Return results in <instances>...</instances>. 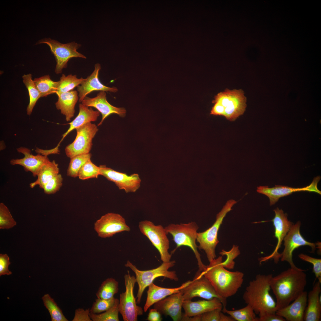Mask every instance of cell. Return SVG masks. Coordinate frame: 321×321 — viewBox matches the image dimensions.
Returning a JSON list of instances; mask_svg holds the SVG:
<instances>
[{"instance_id": "obj_13", "label": "cell", "mask_w": 321, "mask_h": 321, "mask_svg": "<svg viewBox=\"0 0 321 321\" xmlns=\"http://www.w3.org/2000/svg\"><path fill=\"white\" fill-rule=\"evenodd\" d=\"M94 228L98 236L106 238L123 232H129L130 227L125 219L120 215L108 213L101 217L94 224Z\"/></svg>"}, {"instance_id": "obj_2", "label": "cell", "mask_w": 321, "mask_h": 321, "mask_svg": "<svg viewBox=\"0 0 321 321\" xmlns=\"http://www.w3.org/2000/svg\"><path fill=\"white\" fill-rule=\"evenodd\" d=\"M222 257L210 262L201 273L210 281L217 294L226 299L235 294L241 287L244 274L239 271H231L222 265Z\"/></svg>"}, {"instance_id": "obj_46", "label": "cell", "mask_w": 321, "mask_h": 321, "mask_svg": "<svg viewBox=\"0 0 321 321\" xmlns=\"http://www.w3.org/2000/svg\"><path fill=\"white\" fill-rule=\"evenodd\" d=\"M283 317L276 314L269 313L257 317V321H285Z\"/></svg>"}, {"instance_id": "obj_48", "label": "cell", "mask_w": 321, "mask_h": 321, "mask_svg": "<svg viewBox=\"0 0 321 321\" xmlns=\"http://www.w3.org/2000/svg\"><path fill=\"white\" fill-rule=\"evenodd\" d=\"M59 147L57 146L54 148L49 150H36V152L39 154L47 156L48 155L51 154H58L59 152Z\"/></svg>"}, {"instance_id": "obj_25", "label": "cell", "mask_w": 321, "mask_h": 321, "mask_svg": "<svg viewBox=\"0 0 321 321\" xmlns=\"http://www.w3.org/2000/svg\"><path fill=\"white\" fill-rule=\"evenodd\" d=\"M191 281L188 280L182 284L180 286L173 288H167L158 286L152 283L148 286L147 291V298L144 307V311L148 309L156 303L166 297L179 292L182 289L188 285Z\"/></svg>"}, {"instance_id": "obj_9", "label": "cell", "mask_w": 321, "mask_h": 321, "mask_svg": "<svg viewBox=\"0 0 321 321\" xmlns=\"http://www.w3.org/2000/svg\"><path fill=\"white\" fill-rule=\"evenodd\" d=\"M41 43L48 45L50 48L51 52L54 55L56 63L55 72L57 74L62 73V69L66 68L67 62L71 58L73 57L86 58L85 56L77 51L81 45L74 41L62 44L48 38L39 40L36 44Z\"/></svg>"}, {"instance_id": "obj_10", "label": "cell", "mask_w": 321, "mask_h": 321, "mask_svg": "<svg viewBox=\"0 0 321 321\" xmlns=\"http://www.w3.org/2000/svg\"><path fill=\"white\" fill-rule=\"evenodd\" d=\"M139 227L140 232L157 249L163 262L170 261L171 255L168 251L169 241L165 228L160 225H156L148 220L139 222Z\"/></svg>"}, {"instance_id": "obj_23", "label": "cell", "mask_w": 321, "mask_h": 321, "mask_svg": "<svg viewBox=\"0 0 321 321\" xmlns=\"http://www.w3.org/2000/svg\"><path fill=\"white\" fill-rule=\"evenodd\" d=\"M182 307L185 312L183 315L185 316L191 317L201 315L217 309H222L223 305L219 298H215L210 300L196 301L185 300L183 302Z\"/></svg>"}, {"instance_id": "obj_7", "label": "cell", "mask_w": 321, "mask_h": 321, "mask_svg": "<svg viewBox=\"0 0 321 321\" xmlns=\"http://www.w3.org/2000/svg\"><path fill=\"white\" fill-rule=\"evenodd\" d=\"M237 202L233 199L228 200L217 215L216 221L213 225L205 231L197 233L196 241L199 243L198 247L205 252L209 262L216 258L215 248L219 242L218 232L223 219Z\"/></svg>"}, {"instance_id": "obj_17", "label": "cell", "mask_w": 321, "mask_h": 321, "mask_svg": "<svg viewBox=\"0 0 321 321\" xmlns=\"http://www.w3.org/2000/svg\"><path fill=\"white\" fill-rule=\"evenodd\" d=\"M275 213L274 218L271 220L275 228V237L277 239V245L273 252L270 255L261 258L260 263L265 261L271 259H273L274 262L277 263L279 258L281 257V254L278 252L282 242L292 226V223L287 219V215L284 213L283 211L277 207L273 210Z\"/></svg>"}, {"instance_id": "obj_5", "label": "cell", "mask_w": 321, "mask_h": 321, "mask_svg": "<svg viewBox=\"0 0 321 321\" xmlns=\"http://www.w3.org/2000/svg\"><path fill=\"white\" fill-rule=\"evenodd\" d=\"M175 263L174 260L163 262L160 265L155 268L142 270L138 269L129 260L127 261L125 266L130 268L134 272L138 284V289L136 296L137 304L140 303L143 294L146 288L153 283L156 278L163 277L175 281H178L176 272L174 271L169 270V268L175 265Z\"/></svg>"}, {"instance_id": "obj_49", "label": "cell", "mask_w": 321, "mask_h": 321, "mask_svg": "<svg viewBox=\"0 0 321 321\" xmlns=\"http://www.w3.org/2000/svg\"><path fill=\"white\" fill-rule=\"evenodd\" d=\"M235 320L230 316L224 314L222 311L221 316V321H235Z\"/></svg>"}, {"instance_id": "obj_1", "label": "cell", "mask_w": 321, "mask_h": 321, "mask_svg": "<svg viewBox=\"0 0 321 321\" xmlns=\"http://www.w3.org/2000/svg\"><path fill=\"white\" fill-rule=\"evenodd\" d=\"M305 271L290 268L272 277L270 287L276 298L277 310L289 305L304 291L307 284Z\"/></svg>"}, {"instance_id": "obj_6", "label": "cell", "mask_w": 321, "mask_h": 321, "mask_svg": "<svg viewBox=\"0 0 321 321\" xmlns=\"http://www.w3.org/2000/svg\"><path fill=\"white\" fill-rule=\"evenodd\" d=\"M199 227L195 222L179 224H170L165 228L167 234H170L176 244V248L182 246L189 247L193 251L198 262L199 271L202 272L205 268L196 244Z\"/></svg>"}, {"instance_id": "obj_15", "label": "cell", "mask_w": 321, "mask_h": 321, "mask_svg": "<svg viewBox=\"0 0 321 321\" xmlns=\"http://www.w3.org/2000/svg\"><path fill=\"white\" fill-rule=\"evenodd\" d=\"M321 178L320 176L315 177L311 183L308 186L302 188H295L281 185H275L269 188L268 186L257 187V192L268 196L270 205L274 204L281 197L289 195L292 193L300 191H307L315 192L320 195L321 192L318 188L317 184Z\"/></svg>"}, {"instance_id": "obj_39", "label": "cell", "mask_w": 321, "mask_h": 321, "mask_svg": "<svg viewBox=\"0 0 321 321\" xmlns=\"http://www.w3.org/2000/svg\"><path fill=\"white\" fill-rule=\"evenodd\" d=\"M16 224L7 207L3 203L0 204V229H9Z\"/></svg>"}, {"instance_id": "obj_33", "label": "cell", "mask_w": 321, "mask_h": 321, "mask_svg": "<svg viewBox=\"0 0 321 321\" xmlns=\"http://www.w3.org/2000/svg\"><path fill=\"white\" fill-rule=\"evenodd\" d=\"M84 79L82 78H78L76 75L70 74L66 76L62 74L60 80L58 81L56 93L58 95L72 91L75 87L81 84Z\"/></svg>"}, {"instance_id": "obj_14", "label": "cell", "mask_w": 321, "mask_h": 321, "mask_svg": "<svg viewBox=\"0 0 321 321\" xmlns=\"http://www.w3.org/2000/svg\"><path fill=\"white\" fill-rule=\"evenodd\" d=\"M300 222L298 221L292 225L284 239V248L281 254V261L287 262L291 268L297 270L300 268L295 266L292 260V253L294 250L304 246L311 247L313 253L314 252L316 249L315 244L307 241L301 235L300 230Z\"/></svg>"}, {"instance_id": "obj_43", "label": "cell", "mask_w": 321, "mask_h": 321, "mask_svg": "<svg viewBox=\"0 0 321 321\" xmlns=\"http://www.w3.org/2000/svg\"><path fill=\"white\" fill-rule=\"evenodd\" d=\"M222 310L217 309L202 314L201 321H221Z\"/></svg>"}, {"instance_id": "obj_31", "label": "cell", "mask_w": 321, "mask_h": 321, "mask_svg": "<svg viewBox=\"0 0 321 321\" xmlns=\"http://www.w3.org/2000/svg\"><path fill=\"white\" fill-rule=\"evenodd\" d=\"M119 282L113 278H108L101 284L96 293L97 298H112L119 291Z\"/></svg>"}, {"instance_id": "obj_18", "label": "cell", "mask_w": 321, "mask_h": 321, "mask_svg": "<svg viewBox=\"0 0 321 321\" xmlns=\"http://www.w3.org/2000/svg\"><path fill=\"white\" fill-rule=\"evenodd\" d=\"M184 300L182 292L169 295L153 304L161 315L169 316L174 321H181L182 317V309Z\"/></svg>"}, {"instance_id": "obj_34", "label": "cell", "mask_w": 321, "mask_h": 321, "mask_svg": "<svg viewBox=\"0 0 321 321\" xmlns=\"http://www.w3.org/2000/svg\"><path fill=\"white\" fill-rule=\"evenodd\" d=\"M42 299L44 306L50 313L52 321H68L54 299L48 294H45Z\"/></svg>"}, {"instance_id": "obj_27", "label": "cell", "mask_w": 321, "mask_h": 321, "mask_svg": "<svg viewBox=\"0 0 321 321\" xmlns=\"http://www.w3.org/2000/svg\"><path fill=\"white\" fill-rule=\"evenodd\" d=\"M79 107L78 114L73 121L68 123L69 127L62 135V139L57 144L58 146H59L64 138L72 130L86 123L96 121L100 115V113L98 111H94L91 107L82 103L79 104Z\"/></svg>"}, {"instance_id": "obj_38", "label": "cell", "mask_w": 321, "mask_h": 321, "mask_svg": "<svg viewBox=\"0 0 321 321\" xmlns=\"http://www.w3.org/2000/svg\"><path fill=\"white\" fill-rule=\"evenodd\" d=\"M119 300L114 297L108 299L97 298L90 309V312L94 314L103 312L113 306Z\"/></svg>"}, {"instance_id": "obj_28", "label": "cell", "mask_w": 321, "mask_h": 321, "mask_svg": "<svg viewBox=\"0 0 321 321\" xmlns=\"http://www.w3.org/2000/svg\"><path fill=\"white\" fill-rule=\"evenodd\" d=\"M59 173L58 164L54 160L50 161L42 167L37 174V179L30 184V187L33 188L38 185L40 188L43 189L46 183Z\"/></svg>"}, {"instance_id": "obj_3", "label": "cell", "mask_w": 321, "mask_h": 321, "mask_svg": "<svg viewBox=\"0 0 321 321\" xmlns=\"http://www.w3.org/2000/svg\"><path fill=\"white\" fill-rule=\"evenodd\" d=\"M272 274H258L250 281L246 288L243 299L245 303L250 306L255 314L259 317L266 314H276V302L270 293Z\"/></svg>"}, {"instance_id": "obj_45", "label": "cell", "mask_w": 321, "mask_h": 321, "mask_svg": "<svg viewBox=\"0 0 321 321\" xmlns=\"http://www.w3.org/2000/svg\"><path fill=\"white\" fill-rule=\"evenodd\" d=\"M90 309H84L79 308L75 311V314L72 321H92L89 316Z\"/></svg>"}, {"instance_id": "obj_36", "label": "cell", "mask_w": 321, "mask_h": 321, "mask_svg": "<svg viewBox=\"0 0 321 321\" xmlns=\"http://www.w3.org/2000/svg\"><path fill=\"white\" fill-rule=\"evenodd\" d=\"M119 300L107 310L98 314L90 313V317L93 321H119L118 305Z\"/></svg>"}, {"instance_id": "obj_32", "label": "cell", "mask_w": 321, "mask_h": 321, "mask_svg": "<svg viewBox=\"0 0 321 321\" xmlns=\"http://www.w3.org/2000/svg\"><path fill=\"white\" fill-rule=\"evenodd\" d=\"M222 311L231 317L235 321H257V317L252 307L249 305L240 309L229 310L223 308Z\"/></svg>"}, {"instance_id": "obj_24", "label": "cell", "mask_w": 321, "mask_h": 321, "mask_svg": "<svg viewBox=\"0 0 321 321\" xmlns=\"http://www.w3.org/2000/svg\"><path fill=\"white\" fill-rule=\"evenodd\" d=\"M321 282L318 281L307 294L308 305L304 312L303 321H319L321 316L320 294Z\"/></svg>"}, {"instance_id": "obj_42", "label": "cell", "mask_w": 321, "mask_h": 321, "mask_svg": "<svg viewBox=\"0 0 321 321\" xmlns=\"http://www.w3.org/2000/svg\"><path fill=\"white\" fill-rule=\"evenodd\" d=\"M220 254L222 256L225 255L227 256L226 259L224 262H222L223 267L227 269H232L234 268L235 266V262L234 260L239 255L240 252L238 248L236 246H234L230 251L226 252L222 251Z\"/></svg>"}, {"instance_id": "obj_44", "label": "cell", "mask_w": 321, "mask_h": 321, "mask_svg": "<svg viewBox=\"0 0 321 321\" xmlns=\"http://www.w3.org/2000/svg\"><path fill=\"white\" fill-rule=\"evenodd\" d=\"M10 258L7 254H0V276L2 275H9L12 274V272L8 269L9 265L11 264Z\"/></svg>"}, {"instance_id": "obj_19", "label": "cell", "mask_w": 321, "mask_h": 321, "mask_svg": "<svg viewBox=\"0 0 321 321\" xmlns=\"http://www.w3.org/2000/svg\"><path fill=\"white\" fill-rule=\"evenodd\" d=\"M81 103L86 106L96 108L101 114L102 119L98 126L101 125L104 119L111 114H115L121 117H124L126 115V110L124 108L115 107L108 102L105 91H100L93 98L86 97Z\"/></svg>"}, {"instance_id": "obj_20", "label": "cell", "mask_w": 321, "mask_h": 321, "mask_svg": "<svg viewBox=\"0 0 321 321\" xmlns=\"http://www.w3.org/2000/svg\"><path fill=\"white\" fill-rule=\"evenodd\" d=\"M17 150L18 152L23 154L24 157L21 159H12L10 161V164L22 166L25 171L31 172L34 177L37 176L44 165L50 161L47 156L40 154L34 155L31 153L30 150L26 147H21Z\"/></svg>"}, {"instance_id": "obj_35", "label": "cell", "mask_w": 321, "mask_h": 321, "mask_svg": "<svg viewBox=\"0 0 321 321\" xmlns=\"http://www.w3.org/2000/svg\"><path fill=\"white\" fill-rule=\"evenodd\" d=\"M91 156V154L89 153L77 155L70 158V161L67 170V175L74 178L78 177L81 167L88 160L90 159Z\"/></svg>"}, {"instance_id": "obj_11", "label": "cell", "mask_w": 321, "mask_h": 321, "mask_svg": "<svg viewBox=\"0 0 321 321\" xmlns=\"http://www.w3.org/2000/svg\"><path fill=\"white\" fill-rule=\"evenodd\" d=\"M180 291L182 294L184 300H191L195 297L206 300L216 298L221 300L223 308H226V299L221 297L217 294L210 281L199 270L191 282Z\"/></svg>"}, {"instance_id": "obj_30", "label": "cell", "mask_w": 321, "mask_h": 321, "mask_svg": "<svg viewBox=\"0 0 321 321\" xmlns=\"http://www.w3.org/2000/svg\"><path fill=\"white\" fill-rule=\"evenodd\" d=\"M33 80L41 97H46L51 94L56 93L58 81H53L49 75L35 78Z\"/></svg>"}, {"instance_id": "obj_26", "label": "cell", "mask_w": 321, "mask_h": 321, "mask_svg": "<svg viewBox=\"0 0 321 321\" xmlns=\"http://www.w3.org/2000/svg\"><path fill=\"white\" fill-rule=\"evenodd\" d=\"M57 95L58 100L55 103L56 108L65 116L67 121H70L74 116L75 106L78 100L77 92L72 90Z\"/></svg>"}, {"instance_id": "obj_8", "label": "cell", "mask_w": 321, "mask_h": 321, "mask_svg": "<svg viewBox=\"0 0 321 321\" xmlns=\"http://www.w3.org/2000/svg\"><path fill=\"white\" fill-rule=\"evenodd\" d=\"M125 290L119 295L118 309L124 321H137L138 316L143 314V309L137 305L134 295V288L136 281L129 271L124 276Z\"/></svg>"}, {"instance_id": "obj_22", "label": "cell", "mask_w": 321, "mask_h": 321, "mask_svg": "<svg viewBox=\"0 0 321 321\" xmlns=\"http://www.w3.org/2000/svg\"><path fill=\"white\" fill-rule=\"evenodd\" d=\"M308 293L304 291L292 303L277 311L276 314L288 321H303Z\"/></svg>"}, {"instance_id": "obj_37", "label": "cell", "mask_w": 321, "mask_h": 321, "mask_svg": "<svg viewBox=\"0 0 321 321\" xmlns=\"http://www.w3.org/2000/svg\"><path fill=\"white\" fill-rule=\"evenodd\" d=\"M100 174V168L93 163L91 159L88 160L82 166L79 171V179L85 180L92 178H97Z\"/></svg>"}, {"instance_id": "obj_16", "label": "cell", "mask_w": 321, "mask_h": 321, "mask_svg": "<svg viewBox=\"0 0 321 321\" xmlns=\"http://www.w3.org/2000/svg\"><path fill=\"white\" fill-rule=\"evenodd\" d=\"M99 166L100 175L114 182L119 189L124 190L126 193L135 192L140 187L141 180L138 174L134 173L128 175L126 173L108 167L105 165Z\"/></svg>"}, {"instance_id": "obj_12", "label": "cell", "mask_w": 321, "mask_h": 321, "mask_svg": "<svg viewBox=\"0 0 321 321\" xmlns=\"http://www.w3.org/2000/svg\"><path fill=\"white\" fill-rule=\"evenodd\" d=\"M75 129L76 136L74 140L65 149L66 155L70 158L89 153L92 145V139L98 131L96 125L91 122L86 123Z\"/></svg>"}, {"instance_id": "obj_4", "label": "cell", "mask_w": 321, "mask_h": 321, "mask_svg": "<svg viewBox=\"0 0 321 321\" xmlns=\"http://www.w3.org/2000/svg\"><path fill=\"white\" fill-rule=\"evenodd\" d=\"M246 102V97L242 89H226L215 96L210 114L223 116L230 121H234L243 114Z\"/></svg>"}, {"instance_id": "obj_41", "label": "cell", "mask_w": 321, "mask_h": 321, "mask_svg": "<svg viewBox=\"0 0 321 321\" xmlns=\"http://www.w3.org/2000/svg\"><path fill=\"white\" fill-rule=\"evenodd\" d=\"M298 257L303 260L312 264L313 272L318 281L321 283V259L313 258L303 254H300Z\"/></svg>"}, {"instance_id": "obj_47", "label": "cell", "mask_w": 321, "mask_h": 321, "mask_svg": "<svg viewBox=\"0 0 321 321\" xmlns=\"http://www.w3.org/2000/svg\"><path fill=\"white\" fill-rule=\"evenodd\" d=\"M161 314L155 308L150 309L147 320L149 321H161Z\"/></svg>"}, {"instance_id": "obj_29", "label": "cell", "mask_w": 321, "mask_h": 321, "mask_svg": "<svg viewBox=\"0 0 321 321\" xmlns=\"http://www.w3.org/2000/svg\"><path fill=\"white\" fill-rule=\"evenodd\" d=\"M22 78L23 83L27 89L29 93V102L26 111L27 114L30 115L32 114L37 101L41 97V95L35 86L34 80L32 79L31 74L23 75L22 76Z\"/></svg>"}, {"instance_id": "obj_21", "label": "cell", "mask_w": 321, "mask_h": 321, "mask_svg": "<svg viewBox=\"0 0 321 321\" xmlns=\"http://www.w3.org/2000/svg\"><path fill=\"white\" fill-rule=\"evenodd\" d=\"M101 68L100 64H95V69L92 73L85 79L80 85L77 86V89L79 93V102H81L87 95L93 91H108L113 92H115L118 91V89L116 87L106 86L100 81L98 76Z\"/></svg>"}, {"instance_id": "obj_40", "label": "cell", "mask_w": 321, "mask_h": 321, "mask_svg": "<svg viewBox=\"0 0 321 321\" xmlns=\"http://www.w3.org/2000/svg\"><path fill=\"white\" fill-rule=\"evenodd\" d=\"M63 178L61 174H58L54 177L43 186L45 193L48 194H54L59 191L62 185Z\"/></svg>"}]
</instances>
